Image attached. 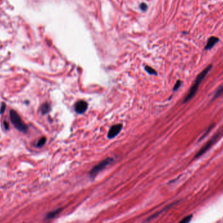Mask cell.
I'll list each match as a JSON object with an SVG mask.
<instances>
[{
	"label": "cell",
	"instance_id": "cell-1",
	"mask_svg": "<svg viewBox=\"0 0 223 223\" xmlns=\"http://www.w3.org/2000/svg\"><path fill=\"white\" fill-rule=\"evenodd\" d=\"M211 68H212V65L208 66L207 67H205L203 71H202L198 75V77H196V79L195 83H194V84H192V86L190 89V90L189 91V93H188V94L185 97V98L184 101H183L184 103H186L187 101H189V100H190V99L193 98L194 96H195V94L198 91L200 84H201L202 81L204 80V79L205 77V76L207 75V74H208V73L210 72V71L211 69Z\"/></svg>",
	"mask_w": 223,
	"mask_h": 223
},
{
	"label": "cell",
	"instance_id": "cell-2",
	"mask_svg": "<svg viewBox=\"0 0 223 223\" xmlns=\"http://www.w3.org/2000/svg\"><path fill=\"white\" fill-rule=\"evenodd\" d=\"M10 118L11 122L17 130L21 131L22 132H26L28 130V126L25 124L18 114L15 111L11 110L10 111Z\"/></svg>",
	"mask_w": 223,
	"mask_h": 223
},
{
	"label": "cell",
	"instance_id": "cell-3",
	"mask_svg": "<svg viewBox=\"0 0 223 223\" xmlns=\"http://www.w3.org/2000/svg\"><path fill=\"white\" fill-rule=\"evenodd\" d=\"M222 134H223V129H222V130L221 131H220L219 133H217L216 135H215V136H214L212 137V138H211V139L209 141V142H208L206 143V144H205V145L203 147H202V148L200 149V151H198V153L196 154L195 158H197L200 157L202 156V155H203L204 153H205V152H207L208 150H209V149L211 147H212V145L214 144V143H215V142H217V141L219 139V137H221Z\"/></svg>",
	"mask_w": 223,
	"mask_h": 223
},
{
	"label": "cell",
	"instance_id": "cell-4",
	"mask_svg": "<svg viewBox=\"0 0 223 223\" xmlns=\"http://www.w3.org/2000/svg\"><path fill=\"white\" fill-rule=\"evenodd\" d=\"M113 162V159L111 158H107L104 159L103 161H102L101 162H100L97 165H96L95 167L91 169L89 172V175L92 178H94L96 177V175H97L100 172H101L102 169H104L108 165Z\"/></svg>",
	"mask_w": 223,
	"mask_h": 223
},
{
	"label": "cell",
	"instance_id": "cell-5",
	"mask_svg": "<svg viewBox=\"0 0 223 223\" xmlns=\"http://www.w3.org/2000/svg\"><path fill=\"white\" fill-rule=\"evenodd\" d=\"M122 127H123V126L121 124H116V125L112 126V127L110 128V130L108 133V138L112 139V138H114V137H115L116 136H117V135L119 134L120 132H121Z\"/></svg>",
	"mask_w": 223,
	"mask_h": 223
},
{
	"label": "cell",
	"instance_id": "cell-6",
	"mask_svg": "<svg viewBox=\"0 0 223 223\" xmlns=\"http://www.w3.org/2000/svg\"><path fill=\"white\" fill-rule=\"evenodd\" d=\"M88 107V104L86 101L84 100H80L76 102L75 104V111L76 113L82 114L86 112Z\"/></svg>",
	"mask_w": 223,
	"mask_h": 223
},
{
	"label": "cell",
	"instance_id": "cell-7",
	"mask_svg": "<svg viewBox=\"0 0 223 223\" xmlns=\"http://www.w3.org/2000/svg\"><path fill=\"white\" fill-rule=\"evenodd\" d=\"M219 41V38H217L216 37H211L207 41V43L206 46H205V50L211 49L217 42Z\"/></svg>",
	"mask_w": 223,
	"mask_h": 223
},
{
	"label": "cell",
	"instance_id": "cell-8",
	"mask_svg": "<svg viewBox=\"0 0 223 223\" xmlns=\"http://www.w3.org/2000/svg\"><path fill=\"white\" fill-rule=\"evenodd\" d=\"M62 210H63V209H61H61H58L56 210H54V211H52V212H50L49 213H48V215H46V218L47 219H51L54 218V217H56L58 214H60L61 211Z\"/></svg>",
	"mask_w": 223,
	"mask_h": 223
},
{
	"label": "cell",
	"instance_id": "cell-9",
	"mask_svg": "<svg viewBox=\"0 0 223 223\" xmlns=\"http://www.w3.org/2000/svg\"><path fill=\"white\" fill-rule=\"evenodd\" d=\"M50 110V107L49 104H47V103L44 104L42 105V107H41V112H42L43 115H45V114L48 113Z\"/></svg>",
	"mask_w": 223,
	"mask_h": 223
},
{
	"label": "cell",
	"instance_id": "cell-10",
	"mask_svg": "<svg viewBox=\"0 0 223 223\" xmlns=\"http://www.w3.org/2000/svg\"><path fill=\"white\" fill-rule=\"evenodd\" d=\"M46 142V137H41V138L39 141H38L37 146L39 147H43L44 145L45 144Z\"/></svg>",
	"mask_w": 223,
	"mask_h": 223
},
{
	"label": "cell",
	"instance_id": "cell-11",
	"mask_svg": "<svg viewBox=\"0 0 223 223\" xmlns=\"http://www.w3.org/2000/svg\"><path fill=\"white\" fill-rule=\"evenodd\" d=\"M222 93H223V86L220 87L219 89H218V90H217L215 94V96H214V98H219V97L221 96Z\"/></svg>",
	"mask_w": 223,
	"mask_h": 223
},
{
	"label": "cell",
	"instance_id": "cell-12",
	"mask_svg": "<svg viewBox=\"0 0 223 223\" xmlns=\"http://www.w3.org/2000/svg\"><path fill=\"white\" fill-rule=\"evenodd\" d=\"M146 70L149 73V74L156 75V71H155L153 69H152L151 67H150L146 66Z\"/></svg>",
	"mask_w": 223,
	"mask_h": 223
},
{
	"label": "cell",
	"instance_id": "cell-13",
	"mask_svg": "<svg viewBox=\"0 0 223 223\" xmlns=\"http://www.w3.org/2000/svg\"><path fill=\"white\" fill-rule=\"evenodd\" d=\"M191 218H192V215H189V216H187V217H185L183 220H181V221H180V222H182V223L188 222H189L190 221V219H191Z\"/></svg>",
	"mask_w": 223,
	"mask_h": 223
},
{
	"label": "cell",
	"instance_id": "cell-14",
	"mask_svg": "<svg viewBox=\"0 0 223 223\" xmlns=\"http://www.w3.org/2000/svg\"><path fill=\"white\" fill-rule=\"evenodd\" d=\"M181 81H177V83H175V86L174 87V91L177 90L179 89V88H180L181 86Z\"/></svg>",
	"mask_w": 223,
	"mask_h": 223
},
{
	"label": "cell",
	"instance_id": "cell-15",
	"mask_svg": "<svg viewBox=\"0 0 223 223\" xmlns=\"http://www.w3.org/2000/svg\"><path fill=\"white\" fill-rule=\"evenodd\" d=\"M5 107H6L5 104H4V103H3V104H1V109H0V114L4 113V112L5 110Z\"/></svg>",
	"mask_w": 223,
	"mask_h": 223
},
{
	"label": "cell",
	"instance_id": "cell-16",
	"mask_svg": "<svg viewBox=\"0 0 223 223\" xmlns=\"http://www.w3.org/2000/svg\"><path fill=\"white\" fill-rule=\"evenodd\" d=\"M140 8L142 11H146L147 8H148V6H147V5L145 4H142L140 5Z\"/></svg>",
	"mask_w": 223,
	"mask_h": 223
},
{
	"label": "cell",
	"instance_id": "cell-17",
	"mask_svg": "<svg viewBox=\"0 0 223 223\" xmlns=\"http://www.w3.org/2000/svg\"><path fill=\"white\" fill-rule=\"evenodd\" d=\"M4 125L5 129H6V130H8L9 128V126L8 122H7V121H4Z\"/></svg>",
	"mask_w": 223,
	"mask_h": 223
}]
</instances>
